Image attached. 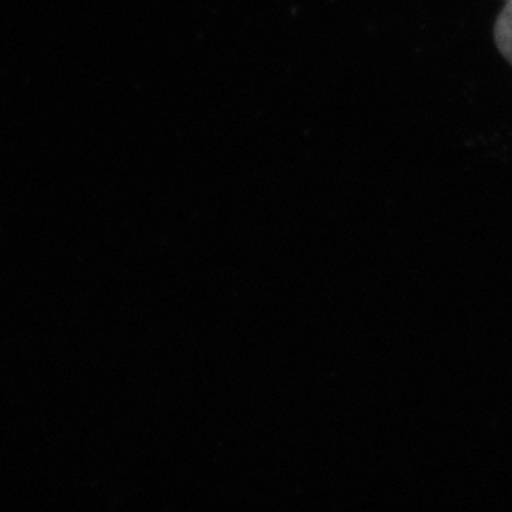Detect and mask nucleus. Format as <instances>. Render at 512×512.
Instances as JSON below:
<instances>
[{"mask_svg":"<svg viewBox=\"0 0 512 512\" xmlns=\"http://www.w3.org/2000/svg\"><path fill=\"white\" fill-rule=\"evenodd\" d=\"M494 42L499 52L512 65V0H504V7L494 22Z\"/></svg>","mask_w":512,"mask_h":512,"instance_id":"obj_1","label":"nucleus"}]
</instances>
